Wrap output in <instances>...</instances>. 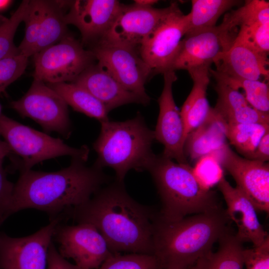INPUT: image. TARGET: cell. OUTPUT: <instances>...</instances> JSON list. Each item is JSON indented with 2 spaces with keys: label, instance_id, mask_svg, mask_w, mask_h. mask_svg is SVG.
<instances>
[{
  "label": "cell",
  "instance_id": "6da1fadb",
  "mask_svg": "<svg viewBox=\"0 0 269 269\" xmlns=\"http://www.w3.org/2000/svg\"><path fill=\"white\" fill-rule=\"evenodd\" d=\"M68 212L78 223L94 226L113 254L153 255L158 214L132 198L123 182L116 180L100 188L87 202Z\"/></svg>",
  "mask_w": 269,
  "mask_h": 269
},
{
  "label": "cell",
  "instance_id": "7a4b0ae2",
  "mask_svg": "<svg viewBox=\"0 0 269 269\" xmlns=\"http://www.w3.org/2000/svg\"><path fill=\"white\" fill-rule=\"evenodd\" d=\"M72 158L67 167L54 172H20L14 184L9 216L33 208L56 214L69 211L87 202L109 178L102 168Z\"/></svg>",
  "mask_w": 269,
  "mask_h": 269
},
{
  "label": "cell",
  "instance_id": "3957f363",
  "mask_svg": "<svg viewBox=\"0 0 269 269\" xmlns=\"http://www.w3.org/2000/svg\"><path fill=\"white\" fill-rule=\"evenodd\" d=\"M221 206L209 211L169 221L156 218L153 255L161 269H186L212 251L231 227Z\"/></svg>",
  "mask_w": 269,
  "mask_h": 269
},
{
  "label": "cell",
  "instance_id": "277c9868",
  "mask_svg": "<svg viewBox=\"0 0 269 269\" xmlns=\"http://www.w3.org/2000/svg\"><path fill=\"white\" fill-rule=\"evenodd\" d=\"M100 123V134L93 144L98 155L94 164L112 168L119 182H124L132 169L147 170L156 156L151 149L155 137L142 117L138 114L125 121Z\"/></svg>",
  "mask_w": 269,
  "mask_h": 269
},
{
  "label": "cell",
  "instance_id": "5b68a950",
  "mask_svg": "<svg viewBox=\"0 0 269 269\" xmlns=\"http://www.w3.org/2000/svg\"><path fill=\"white\" fill-rule=\"evenodd\" d=\"M147 171L160 197L159 216L164 220L176 221L221 206L215 192L201 186L188 163L156 155Z\"/></svg>",
  "mask_w": 269,
  "mask_h": 269
},
{
  "label": "cell",
  "instance_id": "8992f818",
  "mask_svg": "<svg viewBox=\"0 0 269 269\" xmlns=\"http://www.w3.org/2000/svg\"><path fill=\"white\" fill-rule=\"evenodd\" d=\"M0 136L8 144L15 167L20 172L31 169L44 160L68 155L86 161L89 149L70 146L59 138L53 137L4 115L0 116Z\"/></svg>",
  "mask_w": 269,
  "mask_h": 269
},
{
  "label": "cell",
  "instance_id": "52a82bcc",
  "mask_svg": "<svg viewBox=\"0 0 269 269\" xmlns=\"http://www.w3.org/2000/svg\"><path fill=\"white\" fill-rule=\"evenodd\" d=\"M33 56L34 79L48 84L72 83L96 62L93 52L71 35Z\"/></svg>",
  "mask_w": 269,
  "mask_h": 269
},
{
  "label": "cell",
  "instance_id": "ba28073f",
  "mask_svg": "<svg viewBox=\"0 0 269 269\" xmlns=\"http://www.w3.org/2000/svg\"><path fill=\"white\" fill-rule=\"evenodd\" d=\"M238 30L227 13L220 25L185 35L171 70L210 67L233 45Z\"/></svg>",
  "mask_w": 269,
  "mask_h": 269
},
{
  "label": "cell",
  "instance_id": "9c48e42d",
  "mask_svg": "<svg viewBox=\"0 0 269 269\" xmlns=\"http://www.w3.org/2000/svg\"><path fill=\"white\" fill-rule=\"evenodd\" d=\"M170 5L169 12L144 39L138 50L152 74L171 70L188 30V14L182 12L177 2Z\"/></svg>",
  "mask_w": 269,
  "mask_h": 269
},
{
  "label": "cell",
  "instance_id": "30bf717a",
  "mask_svg": "<svg viewBox=\"0 0 269 269\" xmlns=\"http://www.w3.org/2000/svg\"><path fill=\"white\" fill-rule=\"evenodd\" d=\"M10 107L21 116L31 119L46 132H55L68 138L71 132L68 105L45 83L33 81L27 92L12 101Z\"/></svg>",
  "mask_w": 269,
  "mask_h": 269
},
{
  "label": "cell",
  "instance_id": "8fae6325",
  "mask_svg": "<svg viewBox=\"0 0 269 269\" xmlns=\"http://www.w3.org/2000/svg\"><path fill=\"white\" fill-rule=\"evenodd\" d=\"M90 50L96 61L106 68L125 88L150 102L144 85L152 73L137 50L102 41L92 45Z\"/></svg>",
  "mask_w": 269,
  "mask_h": 269
},
{
  "label": "cell",
  "instance_id": "7c38bea8",
  "mask_svg": "<svg viewBox=\"0 0 269 269\" xmlns=\"http://www.w3.org/2000/svg\"><path fill=\"white\" fill-rule=\"evenodd\" d=\"M59 224L53 235L59 245L58 252L63 258L72 259L80 269H98L113 254L104 237L92 225Z\"/></svg>",
  "mask_w": 269,
  "mask_h": 269
},
{
  "label": "cell",
  "instance_id": "4fadbf2b",
  "mask_svg": "<svg viewBox=\"0 0 269 269\" xmlns=\"http://www.w3.org/2000/svg\"><path fill=\"white\" fill-rule=\"evenodd\" d=\"M61 217L35 233L13 238L0 233V269H46L48 251Z\"/></svg>",
  "mask_w": 269,
  "mask_h": 269
},
{
  "label": "cell",
  "instance_id": "5bb4252c",
  "mask_svg": "<svg viewBox=\"0 0 269 269\" xmlns=\"http://www.w3.org/2000/svg\"><path fill=\"white\" fill-rule=\"evenodd\" d=\"M233 177L236 187L253 203L257 211L269 212V165L235 152L228 143L212 153Z\"/></svg>",
  "mask_w": 269,
  "mask_h": 269
},
{
  "label": "cell",
  "instance_id": "9a60e30c",
  "mask_svg": "<svg viewBox=\"0 0 269 269\" xmlns=\"http://www.w3.org/2000/svg\"><path fill=\"white\" fill-rule=\"evenodd\" d=\"M170 9V4L165 8H156L134 3L130 5L122 4L111 28L99 41L138 50L144 39L154 30Z\"/></svg>",
  "mask_w": 269,
  "mask_h": 269
},
{
  "label": "cell",
  "instance_id": "2e32d148",
  "mask_svg": "<svg viewBox=\"0 0 269 269\" xmlns=\"http://www.w3.org/2000/svg\"><path fill=\"white\" fill-rule=\"evenodd\" d=\"M163 75V87L158 99L159 114L153 131L155 139L164 146L162 155L179 163H187L184 150L186 139L184 123L172 93V85L177 77L173 70Z\"/></svg>",
  "mask_w": 269,
  "mask_h": 269
},
{
  "label": "cell",
  "instance_id": "e0dca14e",
  "mask_svg": "<svg viewBox=\"0 0 269 269\" xmlns=\"http://www.w3.org/2000/svg\"><path fill=\"white\" fill-rule=\"evenodd\" d=\"M122 4L116 0H73L65 20L67 25H73L79 29L83 45H93L110 30Z\"/></svg>",
  "mask_w": 269,
  "mask_h": 269
},
{
  "label": "cell",
  "instance_id": "ac0fdd59",
  "mask_svg": "<svg viewBox=\"0 0 269 269\" xmlns=\"http://www.w3.org/2000/svg\"><path fill=\"white\" fill-rule=\"evenodd\" d=\"M217 185L226 204V214L237 226L236 237L243 243H252L253 247L260 245L269 235L259 220L253 203L225 177Z\"/></svg>",
  "mask_w": 269,
  "mask_h": 269
},
{
  "label": "cell",
  "instance_id": "d6986e66",
  "mask_svg": "<svg viewBox=\"0 0 269 269\" xmlns=\"http://www.w3.org/2000/svg\"><path fill=\"white\" fill-rule=\"evenodd\" d=\"M72 83L89 91L105 106L108 113L128 104L147 105L149 103L125 88L106 68L98 62L87 68Z\"/></svg>",
  "mask_w": 269,
  "mask_h": 269
},
{
  "label": "cell",
  "instance_id": "ffe728a7",
  "mask_svg": "<svg viewBox=\"0 0 269 269\" xmlns=\"http://www.w3.org/2000/svg\"><path fill=\"white\" fill-rule=\"evenodd\" d=\"M216 71L225 75L241 79L268 81V55L237 41L226 52L216 59Z\"/></svg>",
  "mask_w": 269,
  "mask_h": 269
},
{
  "label": "cell",
  "instance_id": "44dd1931",
  "mask_svg": "<svg viewBox=\"0 0 269 269\" xmlns=\"http://www.w3.org/2000/svg\"><path fill=\"white\" fill-rule=\"evenodd\" d=\"M227 124L211 108L205 120L187 135L184 147L186 157L197 160L222 148L226 142Z\"/></svg>",
  "mask_w": 269,
  "mask_h": 269
},
{
  "label": "cell",
  "instance_id": "7402d4cb",
  "mask_svg": "<svg viewBox=\"0 0 269 269\" xmlns=\"http://www.w3.org/2000/svg\"><path fill=\"white\" fill-rule=\"evenodd\" d=\"M215 90L218 99L214 108L227 124H269V114L253 108L239 90L219 82H217Z\"/></svg>",
  "mask_w": 269,
  "mask_h": 269
},
{
  "label": "cell",
  "instance_id": "603a6c76",
  "mask_svg": "<svg viewBox=\"0 0 269 269\" xmlns=\"http://www.w3.org/2000/svg\"><path fill=\"white\" fill-rule=\"evenodd\" d=\"M210 68L201 67L188 71L193 85L180 110L186 138L189 133L205 120L210 112L211 107L207 98Z\"/></svg>",
  "mask_w": 269,
  "mask_h": 269
},
{
  "label": "cell",
  "instance_id": "cb8c5ba5",
  "mask_svg": "<svg viewBox=\"0 0 269 269\" xmlns=\"http://www.w3.org/2000/svg\"><path fill=\"white\" fill-rule=\"evenodd\" d=\"M72 1L43 0L42 19L35 54L54 45L66 36L67 24L65 20V9L69 7Z\"/></svg>",
  "mask_w": 269,
  "mask_h": 269
},
{
  "label": "cell",
  "instance_id": "d4e9b609",
  "mask_svg": "<svg viewBox=\"0 0 269 269\" xmlns=\"http://www.w3.org/2000/svg\"><path fill=\"white\" fill-rule=\"evenodd\" d=\"M216 252L212 251L196 264V269H243V243L230 228L219 240Z\"/></svg>",
  "mask_w": 269,
  "mask_h": 269
},
{
  "label": "cell",
  "instance_id": "484cf974",
  "mask_svg": "<svg viewBox=\"0 0 269 269\" xmlns=\"http://www.w3.org/2000/svg\"><path fill=\"white\" fill-rule=\"evenodd\" d=\"M73 109L100 123L109 120L105 106L83 87L74 83H45Z\"/></svg>",
  "mask_w": 269,
  "mask_h": 269
},
{
  "label": "cell",
  "instance_id": "4316f807",
  "mask_svg": "<svg viewBox=\"0 0 269 269\" xmlns=\"http://www.w3.org/2000/svg\"><path fill=\"white\" fill-rule=\"evenodd\" d=\"M241 1L235 0H192L188 13L186 34L195 33L216 26L218 18Z\"/></svg>",
  "mask_w": 269,
  "mask_h": 269
},
{
  "label": "cell",
  "instance_id": "83f0119b",
  "mask_svg": "<svg viewBox=\"0 0 269 269\" xmlns=\"http://www.w3.org/2000/svg\"><path fill=\"white\" fill-rule=\"evenodd\" d=\"M209 71L216 82L222 83L237 90L243 89L246 100L253 108L260 112L269 114V89L266 81L235 78L211 68Z\"/></svg>",
  "mask_w": 269,
  "mask_h": 269
},
{
  "label": "cell",
  "instance_id": "f1b7e54d",
  "mask_svg": "<svg viewBox=\"0 0 269 269\" xmlns=\"http://www.w3.org/2000/svg\"><path fill=\"white\" fill-rule=\"evenodd\" d=\"M269 131V124H227L226 136L239 153L250 159L261 139Z\"/></svg>",
  "mask_w": 269,
  "mask_h": 269
},
{
  "label": "cell",
  "instance_id": "f546056e",
  "mask_svg": "<svg viewBox=\"0 0 269 269\" xmlns=\"http://www.w3.org/2000/svg\"><path fill=\"white\" fill-rule=\"evenodd\" d=\"M42 10L43 0H29L23 20L25 23L24 36L17 47L20 54L28 58L35 54L39 36Z\"/></svg>",
  "mask_w": 269,
  "mask_h": 269
},
{
  "label": "cell",
  "instance_id": "4dcf8cb0",
  "mask_svg": "<svg viewBox=\"0 0 269 269\" xmlns=\"http://www.w3.org/2000/svg\"><path fill=\"white\" fill-rule=\"evenodd\" d=\"M29 0H23L9 18L0 27V60L20 54L13 39L16 29L23 21Z\"/></svg>",
  "mask_w": 269,
  "mask_h": 269
},
{
  "label": "cell",
  "instance_id": "1f68e13d",
  "mask_svg": "<svg viewBox=\"0 0 269 269\" xmlns=\"http://www.w3.org/2000/svg\"><path fill=\"white\" fill-rule=\"evenodd\" d=\"M98 269H161L154 255L126 253L113 254Z\"/></svg>",
  "mask_w": 269,
  "mask_h": 269
},
{
  "label": "cell",
  "instance_id": "d6a6232c",
  "mask_svg": "<svg viewBox=\"0 0 269 269\" xmlns=\"http://www.w3.org/2000/svg\"><path fill=\"white\" fill-rule=\"evenodd\" d=\"M235 41L244 43L259 52L268 55L269 22L253 21L241 24Z\"/></svg>",
  "mask_w": 269,
  "mask_h": 269
},
{
  "label": "cell",
  "instance_id": "836d02e7",
  "mask_svg": "<svg viewBox=\"0 0 269 269\" xmlns=\"http://www.w3.org/2000/svg\"><path fill=\"white\" fill-rule=\"evenodd\" d=\"M192 169L199 183L207 190H211L224 177V169L212 153L198 159Z\"/></svg>",
  "mask_w": 269,
  "mask_h": 269
},
{
  "label": "cell",
  "instance_id": "e575fe53",
  "mask_svg": "<svg viewBox=\"0 0 269 269\" xmlns=\"http://www.w3.org/2000/svg\"><path fill=\"white\" fill-rule=\"evenodd\" d=\"M28 58L18 54L0 60V94L4 93L7 87L23 74Z\"/></svg>",
  "mask_w": 269,
  "mask_h": 269
},
{
  "label": "cell",
  "instance_id": "d590c367",
  "mask_svg": "<svg viewBox=\"0 0 269 269\" xmlns=\"http://www.w3.org/2000/svg\"><path fill=\"white\" fill-rule=\"evenodd\" d=\"M242 258L246 269H269V236L260 245L244 248Z\"/></svg>",
  "mask_w": 269,
  "mask_h": 269
},
{
  "label": "cell",
  "instance_id": "8d00e7d4",
  "mask_svg": "<svg viewBox=\"0 0 269 269\" xmlns=\"http://www.w3.org/2000/svg\"><path fill=\"white\" fill-rule=\"evenodd\" d=\"M14 185L8 180L2 164H0V224L9 217Z\"/></svg>",
  "mask_w": 269,
  "mask_h": 269
},
{
  "label": "cell",
  "instance_id": "74e56055",
  "mask_svg": "<svg viewBox=\"0 0 269 269\" xmlns=\"http://www.w3.org/2000/svg\"><path fill=\"white\" fill-rule=\"evenodd\" d=\"M47 269H80L69 262L57 250L52 242L48 251Z\"/></svg>",
  "mask_w": 269,
  "mask_h": 269
},
{
  "label": "cell",
  "instance_id": "f35d334b",
  "mask_svg": "<svg viewBox=\"0 0 269 269\" xmlns=\"http://www.w3.org/2000/svg\"><path fill=\"white\" fill-rule=\"evenodd\" d=\"M249 159L268 162L269 159V131L262 137Z\"/></svg>",
  "mask_w": 269,
  "mask_h": 269
},
{
  "label": "cell",
  "instance_id": "ab89813d",
  "mask_svg": "<svg viewBox=\"0 0 269 269\" xmlns=\"http://www.w3.org/2000/svg\"><path fill=\"white\" fill-rule=\"evenodd\" d=\"M0 137V164H2L4 158L10 155L11 152L8 144Z\"/></svg>",
  "mask_w": 269,
  "mask_h": 269
},
{
  "label": "cell",
  "instance_id": "60d3db41",
  "mask_svg": "<svg viewBox=\"0 0 269 269\" xmlns=\"http://www.w3.org/2000/svg\"><path fill=\"white\" fill-rule=\"evenodd\" d=\"M158 2L156 0H135L134 3L144 6H153L152 5Z\"/></svg>",
  "mask_w": 269,
  "mask_h": 269
},
{
  "label": "cell",
  "instance_id": "b9f144b4",
  "mask_svg": "<svg viewBox=\"0 0 269 269\" xmlns=\"http://www.w3.org/2000/svg\"><path fill=\"white\" fill-rule=\"evenodd\" d=\"M12 2V0H0V12L7 9Z\"/></svg>",
  "mask_w": 269,
  "mask_h": 269
},
{
  "label": "cell",
  "instance_id": "7bdbcfd3",
  "mask_svg": "<svg viewBox=\"0 0 269 269\" xmlns=\"http://www.w3.org/2000/svg\"><path fill=\"white\" fill-rule=\"evenodd\" d=\"M7 18L0 14V27L6 21Z\"/></svg>",
  "mask_w": 269,
  "mask_h": 269
},
{
  "label": "cell",
  "instance_id": "ee69618b",
  "mask_svg": "<svg viewBox=\"0 0 269 269\" xmlns=\"http://www.w3.org/2000/svg\"><path fill=\"white\" fill-rule=\"evenodd\" d=\"M196 269V264L193 265V266L188 268V269Z\"/></svg>",
  "mask_w": 269,
  "mask_h": 269
},
{
  "label": "cell",
  "instance_id": "f6af8a7d",
  "mask_svg": "<svg viewBox=\"0 0 269 269\" xmlns=\"http://www.w3.org/2000/svg\"><path fill=\"white\" fill-rule=\"evenodd\" d=\"M0 112H1V107H0V116L1 115Z\"/></svg>",
  "mask_w": 269,
  "mask_h": 269
}]
</instances>
